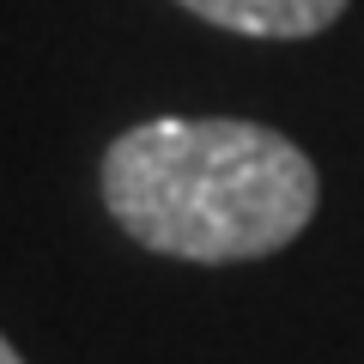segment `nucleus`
<instances>
[{"label": "nucleus", "mask_w": 364, "mask_h": 364, "mask_svg": "<svg viewBox=\"0 0 364 364\" xmlns=\"http://www.w3.org/2000/svg\"><path fill=\"white\" fill-rule=\"evenodd\" d=\"M176 6H188L195 18H207V25H219V31H237V37L291 43V37L328 31L352 0H176Z\"/></svg>", "instance_id": "obj_2"}, {"label": "nucleus", "mask_w": 364, "mask_h": 364, "mask_svg": "<svg viewBox=\"0 0 364 364\" xmlns=\"http://www.w3.org/2000/svg\"><path fill=\"white\" fill-rule=\"evenodd\" d=\"M310 152L243 116H152L104 152V207L170 261H261L316 219Z\"/></svg>", "instance_id": "obj_1"}, {"label": "nucleus", "mask_w": 364, "mask_h": 364, "mask_svg": "<svg viewBox=\"0 0 364 364\" xmlns=\"http://www.w3.org/2000/svg\"><path fill=\"white\" fill-rule=\"evenodd\" d=\"M0 364H25V358H18V346H13L6 334H0Z\"/></svg>", "instance_id": "obj_3"}]
</instances>
